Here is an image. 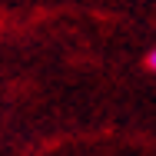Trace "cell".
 Segmentation results:
<instances>
[{"mask_svg":"<svg viewBox=\"0 0 156 156\" xmlns=\"http://www.w3.org/2000/svg\"><path fill=\"white\" fill-rule=\"evenodd\" d=\"M150 66H153V70H156V50H153V53H150Z\"/></svg>","mask_w":156,"mask_h":156,"instance_id":"cell-1","label":"cell"}]
</instances>
